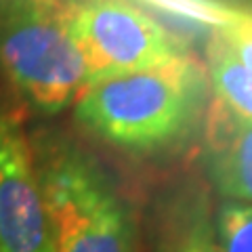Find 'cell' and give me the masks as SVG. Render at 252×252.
Segmentation results:
<instances>
[{"mask_svg": "<svg viewBox=\"0 0 252 252\" xmlns=\"http://www.w3.org/2000/svg\"><path fill=\"white\" fill-rule=\"evenodd\" d=\"M154 252H220L215 219L202 193L185 191L172 202Z\"/></svg>", "mask_w": 252, "mask_h": 252, "instance_id": "cell-7", "label": "cell"}, {"mask_svg": "<svg viewBox=\"0 0 252 252\" xmlns=\"http://www.w3.org/2000/svg\"><path fill=\"white\" fill-rule=\"evenodd\" d=\"M0 80L23 109L57 116L89 82L53 0H0Z\"/></svg>", "mask_w": 252, "mask_h": 252, "instance_id": "cell-3", "label": "cell"}, {"mask_svg": "<svg viewBox=\"0 0 252 252\" xmlns=\"http://www.w3.org/2000/svg\"><path fill=\"white\" fill-rule=\"evenodd\" d=\"M53 2L82 53L89 82L189 55L183 38L132 0Z\"/></svg>", "mask_w": 252, "mask_h": 252, "instance_id": "cell-4", "label": "cell"}, {"mask_svg": "<svg viewBox=\"0 0 252 252\" xmlns=\"http://www.w3.org/2000/svg\"><path fill=\"white\" fill-rule=\"evenodd\" d=\"M94 137L132 154H156L195 128L206 109V74L191 55L93 80L72 103Z\"/></svg>", "mask_w": 252, "mask_h": 252, "instance_id": "cell-1", "label": "cell"}, {"mask_svg": "<svg viewBox=\"0 0 252 252\" xmlns=\"http://www.w3.org/2000/svg\"><path fill=\"white\" fill-rule=\"evenodd\" d=\"M220 252H252V204L225 200L215 215Z\"/></svg>", "mask_w": 252, "mask_h": 252, "instance_id": "cell-9", "label": "cell"}, {"mask_svg": "<svg viewBox=\"0 0 252 252\" xmlns=\"http://www.w3.org/2000/svg\"><path fill=\"white\" fill-rule=\"evenodd\" d=\"M204 166L225 200L252 204V122L215 97L204 109Z\"/></svg>", "mask_w": 252, "mask_h": 252, "instance_id": "cell-6", "label": "cell"}, {"mask_svg": "<svg viewBox=\"0 0 252 252\" xmlns=\"http://www.w3.org/2000/svg\"><path fill=\"white\" fill-rule=\"evenodd\" d=\"M217 30H220V34L227 38L252 78V4H235L229 21Z\"/></svg>", "mask_w": 252, "mask_h": 252, "instance_id": "cell-11", "label": "cell"}, {"mask_svg": "<svg viewBox=\"0 0 252 252\" xmlns=\"http://www.w3.org/2000/svg\"><path fill=\"white\" fill-rule=\"evenodd\" d=\"M0 252H55L23 107L0 94Z\"/></svg>", "mask_w": 252, "mask_h": 252, "instance_id": "cell-5", "label": "cell"}, {"mask_svg": "<svg viewBox=\"0 0 252 252\" xmlns=\"http://www.w3.org/2000/svg\"><path fill=\"white\" fill-rule=\"evenodd\" d=\"M55 252H139L128 200L89 149L63 132H30Z\"/></svg>", "mask_w": 252, "mask_h": 252, "instance_id": "cell-2", "label": "cell"}, {"mask_svg": "<svg viewBox=\"0 0 252 252\" xmlns=\"http://www.w3.org/2000/svg\"><path fill=\"white\" fill-rule=\"evenodd\" d=\"M143 2L191 23H202L210 30L225 26L235 9V4H229L225 0H143Z\"/></svg>", "mask_w": 252, "mask_h": 252, "instance_id": "cell-10", "label": "cell"}, {"mask_svg": "<svg viewBox=\"0 0 252 252\" xmlns=\"http://www.w3.org/2000/svg\"><path fill=\"white\" fill-rule=\"evenodd\" d=\"M206 65L215 97L235 116L252 122V78L220 30H210Z\"/></svg>", "mask_w": 252, "mask_h": 252, "instance_id": "cell-8", "label": "cell"}]
</instances>
